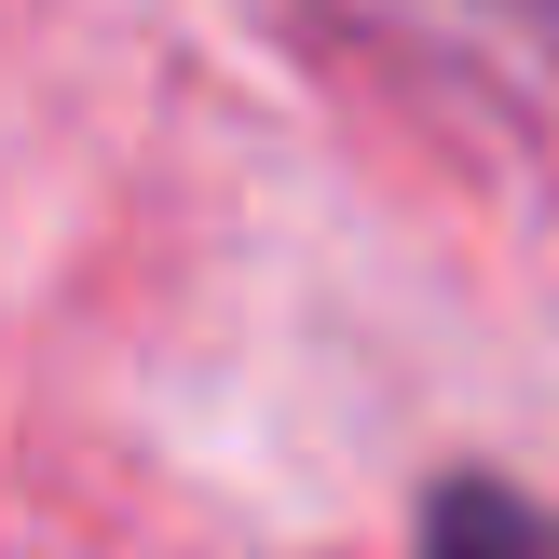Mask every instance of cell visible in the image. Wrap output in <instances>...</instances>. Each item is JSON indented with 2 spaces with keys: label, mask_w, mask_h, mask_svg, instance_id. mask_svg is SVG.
Masks as SVG:
<instances>
[{
  "label": "cell",
  "mask_w": 559,
  "mask_h": 559,
  "mask_svg": "<svg viewBox=\"0 0 559 559\" xmlns=\"http://www.w3.org/2000/svg\"><path fill=\"white\" fill-rule=\"evenodd\" d=\"M424 559H559V519L533 506V491H506V478H437L424 491Z\"/></svg>",
  "instance_id": "6da1fadb"
},
{
  "label": "cell",
  "mask_w": 559,
  "mask_h": 559,
  "mask_svg": "<svg viewBox=\"0 0 559 559\" xmlns=\"http://www.w3.org/2000/svg\"><path fill=\"white\" fill-rule=\"evenodd\" d=\"M382 14H519L533 27V14H559V0H382Z\"/></svg>",
  "instance_id": "7a4b0ae2"
}]
</instances>
